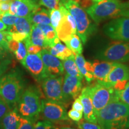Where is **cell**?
<instances>
[{
  "instance_id": "1",
  "label": "cell",
  "mask_w": 129,
  "mask_h": 129,
  "mask_svg": "<svg viewBox=\"0 0 129 129\" xmlns=\"http://www.w3.org/2000/svg\"><path fill=\"white\" fill-rule=\"evenodd\" d=\"M102 129H126L129 127V107L121 102L114 101L97 115Z\"/></svg>"
},
{
  "instance_id": "2",
  "label": "cell",
  "mask_w": 129,
  "mask_h": 129,
  "mask_svg": "<svg viewBox=\"0 0 129 129\" xmlns=\"http://www.w3.org/2000/svg\"><path fill=\"white\" fill-rule=\"evenodd\" d=\"M60 4L63 6L74 17L76 23L77 32L85 44L88 38L96 32L97 24L91 22L86 11L75 1L60 0Z\"/></svg>"
},
{
  "instance_id": "3",
  "label": "cell",
  "mask_w": 129,
  "mask_h": 129,
  "mask_svg": "<svg viewBox=\"0 0 129 129\" xmlns=\"http://www.w3.org/2000/svg\"><path fill=\"white\" fill-rule=\"evenodd\" d=\"M23 88V81L17 72H9L0 78V96L10 108L18 104Z\"/></svg>"
},
{
  "instance_id": "4",
  "label": "cell",
  "mask_w": 129,
  "mask_h": 129,
  "mask_svg": "<svg viewBox=\"0 0 129 129\" xmlns=\"http://www.w3.org/2000/svg\"><path fill=\"white\" fill-rule=\"evenodd\" d=\"M122 3L119 0H104L94 3L87 9V13L96 24L121 16Z\"/></svg>"
},
{
  "instance_id": "5",
  "label": "cell",
  "mask_w": 129,
  "mask_h": 129,
  "mask_svg": "<svg viewBox=\"0 0 129 129\" xmlns=\"http://www.w3.org/2000/svg\"><path fill=\"white\" fill-rule=\"evenodd\" d=\"M17 105L22 117L36 121L41 111L40 92L34 87L28 88L23 91Z\"/></svg>"
},
{
  "instance_id": "6",
  "label": "cell",
  "mask_w": 129,
  "mask_h": 129,
  "mask_svg": "<svg viewBox=\"0 0 129 129\" xmlns=\"http://www.w3.org/2000/svg\"><path fill=\"white\" fill-rule=\"evenodd\" d=\"M96 58L100 60L115 63L129 61V42L116 41L109 43L96 53Z\"/></svg>"
},
{
  "instance_id": "7",
  "label": "cell",
  "mask_w": 129,
  "mask_h": 129,
  "mask_svg": "<svg viewBox=\"0 0 129 129\" xmlns=\"http://www.w3.org/2000/svg\"><path fill=\"white\" fill-rule=\"evenodd\" d=\"M90 97L92 101L95 114L97 116L99 111L114 101H118L115 90L112 87L97 81L88 86Z\"/></svg>"
},
{
  "instance_id": "8",
  "label": "cell",
  "mask_w": 129,
  "mask_h": 129,
  "mask_svg": "<svg viewBox=\"0 0 129 129\" xmlns=\"http://www.w3.org/2000/svg\"><path fill=\"white\" fill-rule=\"evenodd\" d=\"M67 106L58 102L48 99L41 100L42 117L44 120L58 124L70 120L68 116Z\"/></svg>"
},
{
  "instance_id": "9",
  "label": "cell",
  "mask_w": 129,
  "mask_h": 129,
  "mask_svg": "<svg viewBox=\"0 0 129 129\" xmlns=\"http://www.w3.org/2000/svg\"><path fill=\"white\" fill-rule=\"evenodd\" d=\"M103 30L111 39L129 42V17L122 16L112 19L104 26Z\"/></svg>"
},
{
  "instance_id": "10",
  "label": "cell",
  "mask_w": 129,
  "mask_h": 129,
  "mask_svg": "<svg viewBox=\"0 0 129 129\" xmlns=\"http://www.w3.org/2000/svg\"><path fill=\"white\" fill-rule=\"evenodd\" d=\"M63 78L62 75L47 76L40 83L43 93L47 99L58 102L68 106L62 93V84Z\"/></svg>"
},
{
  "instance_id": "11",
  "label": "cell",
  "mask_w": 129,
  "mask_h": 129,
  "mask_svg": "<svg viewBox=\"0 0 129 129\" xmlns=\"http://www.w3.org/2000/svg\"><path fill=\"white\" fill-rule=\"evenodd\" d=\"M59 9L62 12L63 17L56 31L59 40L66 43L72 35L77 34L76 23L72 16L63 6L60 4Z\"/></svg>"
},
{
  "instance_id": "12",
  "label": "cell",
  "mask_w": 129,
  "mask_h": 129,
  "mask_svg": "<svg viewBox=\"0 0 129 129\" xmlns=\"http://www.w3.org/2000/svg\"><path fill=\"white\" fill-rule=\"evenodd\" d=\"M21 63L38 82L40 83L45 77H47L40 53L27 54Z\"/></svg>"
},
{
  "instance_id": "13",
  "label": "cell",
  "mask_w": 129,
  "mask_h": 129,
  "mask_svg": "<svg viewBox=\"0 0 129 129\" xmlns=\"http://www.w3.org/2000/svg\"><path fill=\"white\" fill-rule=\"evenodd\" d=\"M83 79L66 74L62 84V93L66 102L75 99L83 89L82 80Z\"/></svg>"
},
{
  "instance_id": "14",
  "label": "cell",
  "mask_w": 129,
  "mask_h": 129,
  "mask_svg": "<svg viewBox=\"0 0 129 129\" xmlns=\"http://www.w3.org/2000/svg\"><path fill=\"white\" fill-rule=\"evenodd\" d=\"M32 23L28 17H18L15 23L7 28L13 40L17 41H23L30 34Z\"/></svg>"
},
{
  "instance_id": "15",
  "label": "cell",
  "mask_w": 129,
  "mask_h": 129,
  "mask_svg": "<svg viewBox=\"0 0 129 129\" xmlns=\"http://www.w3.org/2000/svg\"><path fill=\"white\" fill-rule=\"evenodd\" d=\"M40 53L47 76H58L63 74L64 69L60 59L52 55L47 49H43Z\"/></svg>"
},
{
  "instance_id": "16",
  "label": "cell",
  "mask_w": 129,
  "mask_h": 129,
  "mask_svg": "<svg viewBox=\"0 0 129 129\" xmlns=\"http://www.w3.org/2000/svg\"><path fill=\"white\" fill-rule=\"evenodd\" d=\"M40 7L37 0H12L10 12L17 17H28Z\"/></svg>"
},
{
  "instance_id": "17",
  "label": "cell",
  "mask_w": 129,
  "mask_h": 129,
  "mask_svg": "<svg viewBox=\"0 0 129 129\" xmlns=\"http://www.w3.org/2000/svg\"><path fill=\"white\" fill-rule=\"evenodd\" d=\"M79 99L83 106V117L84 120L88 122L98 124L97 116L90 97L88 86L82 89L81 92L79 95Z\"/></svg>"
},
{
  "instance_id": "18",
  "label": "cell",
  "mask_w": 129,
  "mask_h": 129,
  "mask_svg": "<svg viewBox=\"0 0 129 129\" xmlns=\"http://www.w3.org/2000/svg\"><path fill=\"white\" fill-rule=\"evenodd\" d=\"M122 81H129V66L118 63L102 82L112 87L116 83Z\"/></svg>"
},
{
  "instance_id": "19",
  "label": "cell",
  "mask_w": 129,
  "mask_h": 129,
  "mask_svg": "<svg viewBox=\"0 0 129 129\" xmlns=\"http://www.w3.org/2000/svg\"><path fill=\"white\" fill-rule=\"evenodd\" d=\"M92 63V74L98 81H103L118 63L96 60Z\"/></svg>"
},
{
  "instance_id": "20",
  "label": "cell",
  "mask_w": 129,
  "mask_h": 129,
  "mask_svg": "<svg viewBox=\"0 0 129 129\" xmlns=\"http://www.w3.org/2000/svg\"><path fill=\"white\" fill-rule=\"evenodd\" d=\"M23 41L26 47L33 44L41 47L43 49L48 50L44 34L37 25H32L29 35Z\"/></svg>"
},
{
  "instance_id": "21",
  "label": "cell",
  "mask_w": 129,
  "mask_h": 129,
  "mask_svg": "<svg viewBox=\"0 0 129 129\" xmlns=\"http://www.w3.org/2000/svg\"><path fill=\"white\" fill-rule=\"evenodd\" d=\"M20 116L15 107L10 110L0 122V129H17Z\"/></svg>"
},
{
  "instance_id": "22",
  "label": "cell",
  "mask_w": 129,
  "mask_h": 129,
  "mask_svg": "<svg viewBox=\"0 0 129 129\" xmlns=\"http://www.w3.org/2000/svg\"><path fill=\"white\" fill-rule=\"evenodd\" d=\"M32 25L46 24L50 25V10L44 8L38 7L28 16Z\"/></svg>"
},
{
  "instance_id": "23",
  "label": "cell",
  "mask_w": 129,
  "mask_h": 129,
  "mask_svg": "<svg viewBox=\"0 0 129 129\" xmlns=\"http://www.w3.org/2000/svg\"><path fill=\"white\" fill-rule=\"evenodd\" d=\"M37 25H38V26L41 29L44 34L48 47V50L60 42V40L58 38L56 30L51 25L40 24Z\"/></svg>"
},
{
  "instance_id": "24",
  "label": "cell",
  "mask_w": 129,
  "mask_h": 129,
  "mask_svg": "<svg viewBox=\"0 0 129 129\" xmlns=\"http://www.w3.org/2000/svg\"><path fill=\"white\" fill-rule=\"evenodd\" d=\"M62 62L64 71L66 72L67 74L71 75V76L77 77L83 79L84 77L81 74L80 70L77 67L76 63H75L74 54H72V56L67 58L65 60H62Z\"/></svg>"
},
{
  "instance_id": "25",
  "label": "cell",
  "mask_w": 129,
  "mask_h": 129,
  "mask_svg": "<svg viewBox=\"0 0 129 129\" xmlns=\"http://www.w3.org/2000/svg\"><path fill=\"white\" fill-rule=\"evenodd\" d=\"M48 50L52 55L62 60H65L74 54L72 51L67 46L62 44L60 42L50 48Z\"/></svg>"
},
{
  "instance_id": "26",
  "label": "cell",
  "mask_w": 129,
  "mask_h": 129,
  "mask_svg": "<svg viewBox=\"0 0 129 129\" xmlns=\"http://www.w3.org/2000/svg\"><path fill=\"white\" fill-rule=\"evenodd\" d=\"M64 43L66 46L72 51L74 55L81 54L83 53V48L81 40L76 34L72 35L70 38Z\"/></svg>"
},
{
  "instance_id": "27",
  "label": "cell",
  "mask_w": 129,
  "mask_h": 129,
  "mask_svg": "<svg viewBox=\"0 0 129 129\" xmlns=\"http://www.w3.org/2000/svg\"><path fill=\"white\" fill-rule=\"evenodd\" d=\"M74 56H75V63H76L77 67L80 70L81 74L85 78L87 83H90L94 80V78L93 74L90 73L85 68V63L86 60H85L84 57L81 54H75Z\"/></svg>"
},
{
  "instance_id": "28",
  "label": "cell",
  "mask_w": 129,
  "mask_h": 129,
  "mask_svg": "<svg viewBox=\"0 0 129 129\" xmlns=\"http://www.w3.org/2000/svg\"><path fill=\"white\" fill-rule=\"evenodd\" d=\"M50 25L56 30L60 25L61 21L62 20V12L59 9L50 10Z\"/></svg>"
},
{
  "instance_id": "29",
  "label": "cell",
  "mask_w": 129,
  "mask_h": 129,
  "mask_svg": "<svg viewBox=\"0 0 129 129\" xmlns=\"http://www.w3.org/2000/svg\"><path fill=\"white\" fill-rule=\"evenodd\" d=\"M115 94L118 101L121 102L129 107V81L127 82L123 90L121 91L115 90Z\"/></svg>"
},
{
  "instance_id": "30",
  "label": "cell",
  "mask_w": 129,
  "mask_h": 129,
  "mask_svg": "<svg viewBox=\"0 0 129 129\" xmlns=\"http://www.w3.org/2000/svg\"><path fill=\"white\" fill-rule=\"evenodd\" d=\"M17 17H18L17 16L11 13L10 12L0 13V20L9 26L13 25L15 23Z\"/></svg>"
},
{
  "instance_id": "31",
  "label": "cell",
  "mask_w": 129,
  "mask_h": 129,
  "mask_svg": "<svg viewBox=\"0 0 129 129\" xmlns=\"http://www.w3.org/2000/svg\"><path fill=\"white\" fill-rule=\"evenodd\" d=\"M16 59L22 62L27 55V50L25 43L23 41H19V47L17 50L14 53Z\"/></svg>"
},
{
  "instance_id": "32",
  "label": "cell",
  "mask_w": 129,
  "mask_h": 129,
  "mask_svg": "<svg viewBox=\"0 0 129 129\" xmlns=\"http://www.w3.org/2000/svg\"><path fill=\"white\" fill-rule=\"evenodd\" d=\"M11 39H12V38L9 31H0V46L8 51V43Z\"/></svg>"
},
{
  "instance_id": "33",
  "label": "cell",
  "mask_w": 129,
  "mask_h": 129,
  "mask_svg": "<svg viewBox=\"0 0 129 129\" xmlns=\"http://www.w3.org/2000/svg\"><path fill=\"white\" fill-rule=\"evenodd\" d=\"M35 121L25 117H20L17 129H34Z\"/></svg>"
},
{
  "instance_id": "34",
  "label": "cell",
  "mask_w": 129,
  "mask_h": 129,
  "mask_svg": "<svg viewBox=\"0 0 129 129\" xmlns=\"http://www.w3.org/2000/svg\"><path fill=\"white\" fill-rule=\"evenodd\" d=\"M39 4L43 6L48 10L59 9L60 0H40Z\"/></svg>"
},
{
  "instance_id": "35",
  "label": "cell",
  "mask_w": 129,
  "mask_h": 129,
  "mask_svg": "<svg viewBox=\"0 0 129 129\" xmlns=\"http://www.w3.org/2000/svg\"><path fill=\"white\" fill-rule=\"evenodd\" d=\"M77 125L79 129H102L99 125L88 122L85 120H82V119L77 122Z\"/></svg>"
},
{
  "instance_id": "36",
  "label": "cell",
  "mask_w": 129,
  "mask_h": 129,
  "mask_svg": "<svg viewBox=\"0 0 129 129\" xmlns=\"http://www.w3.org/2000/svg\"><path fill=\"white\" fill-rule=\"evenodd\" d=\"M68 116L69 118L71 119L74 121L78 122L83 118V112L72 109L68 111Z\"/></svg>"
},
{
  "instance_id": "37",
  "label": "cell",
  "mask_w": 129,
  "mask_h": 129,
  "mask_svg": "<svg viewBox=\"0 0 129 129\" xmlns=\"http://www.w3.org/2000/svg\"><path fill=\"white\" fill-rule=\"evenodd\" d=\"M10 110V108L7 103L0 97V122L6 114Z\"/></svg>"
},
{
  "instance_id": "38",
  "label": "cell",
  "mask_w": 129,
  "mask_h": 129,
  "mask_svg": "<svg viewBox=\"0 0 129 129\" xmlns=\"http://www.w3.org/2000/svg\"><path fill=\"white\" fill-rule=\"evenodd\" d=\"M53 127L52 122L48 121H39L35 123L34 129H51Z\"/></svg>"
},
{
  "instance_id": "39",
  "label": "cell",
  "mask_w": 129,
  "mask_h": 129,
  "mask_svg": "<svg viewBox=\"0 0 129 129\" xmlns=\"http://www.w3.org/2000/svg\"><path fill=\"white\" fill-rule=\"evenodd\" d=\"M54 129H79L78 127L74 126L71 122V121H67L60 123L56 124V125L54 127Z\"/></svg>"
},
{
  "instance_id": "40",
  "label": "cell",
  "mask_w": 129,
  "mask_h": 129,
  "mask_svg": "<svg viewBox=\"0 0 129 129\" xmlns=\"http://www.w3.org/2000/svg\"><path fill=\"white\" fill-rule=\"evenodd\" d=\"M10 63V60L9 59H0V78L4 75L6 71L7 70Z\"/></svg>"
},
{
  "instance_id": "41",
  "label": "cell",
  "mask_w": 129,
  "mask_h": 129,
  "mask_svg": "<svg viewBox=\"0 0 129 129\" xmlns=\"http://www.w3.org/2000/svg\"><path fill=\"white\" fill-rule=\"evenodd\" d=\"M26 48L27 53H28V54H37L41 52L42 50L43 49L41 47L33 44L29 45L26 47Z\"/></svg>"
},
{
  "instance_id": "42",
  "label": "cell",
  "mask_w": 129,
  "mask_h": 129,
  "mask_svg": "<svg viewBox=\"0 0 129 129\" xmlns=\"http://www.w3.org/2000/svg\"><path fill=\"white\" fill-rule=\"evenodd\" d=\"M12 1H0V13L10 12Z\"/></svg>"
},
{
  "instance_id": "43",
  "label": "cell",
  "mask_w": 129,
  "mask_h": 129,
  "mask_svg": "<svg viewBox=\"0 0 129 129\" xmlns=\"http://www.w3.org/2000/svg\"><path fill=\"white\" fill-rule=\"evenodd\" d=\"M19 47V41H16V40L11 39L8 43V48L9 50L14 53L17 50V48Z\"/></svg>"
},
{
  "instance_id": "44",
  "label": "cell",
  "mask_w": 129,
  "mask_h": 129,
  "mask_svg": "<svg viewBox=\"0 0 129 129\" xmlns=\"http://www.w3.org/2000/svg\"><path fill=\"white\" fill-rule=\"evenodd\" d=\"M72 108L75 110L83 112V106L79 98H76L72 105Z\"/></svg>"
},
{
  "instance_id": "45",
  "label": "cell",
  "mask_w": 129,
  "mask_h": 129,
  "mask_svg": "<svg viewBox=\"0 0 129 129\" xmlns=\"http://www.w3.org/2000/svg\"><path fill=\"white\" fill-rule=\"evenodd\" d=\"M122 16L129 17V1L128 2L122 3L121 17H122Z\"/></svg>"
},
{
  "instance_id": "46",
  "label": "cell",
  "mask_w": 129,
  "mask_h": 129,
  "mask_svg": "<svg viewBox=\"0 0 129 129\" xmlns=\"http://www.w3.org/2000/svg\"><path fill=\"white\" fill-rule=\"evenodd\" d=\"M127 82H128V81H122L117 82L113 86V88L117 91H121L124 88Z\"/></svg>"
},
{
  "instance_id": "47",
  "label": "cell",
  "mask_w": 129,
  "mask_h": 129,
  "mask_svg": "<svg viewBox=\"0 0 129 129\" xmlns=\"http://www.w3.org/2000/svg\"><path fill=\"white\" fill-rule=\"evenodd\" d=\"M8 51L0 46V59H6L7 56Z\"/></svg>"
},
{
  "instance_id": "48",
  "label": "cell",
  "mask_w": 129,
  "mask_h": 129,
  "mask_svg": "<svg viewBox=\"0 0 129 129\" xmlns=\"http://www.w3.org/2000/svg\"><path fill=\"white\" fill-rule=\"evenodd\" d=\"M7 26L3 23L2 21L0 20V31H3V30L7 29Z\"/></svg>"
},
{
  "instance_id": "49",
  "label": "cell",
  "mask_w": 129,
  "mask_h": 129,
  "mask_svg": "<svg viewBox=\"0 0 129 129\" xmlns=\"http://www.w3.org/2000/svg\"><path fill=\"white\" fill-rule=\"evenodd\" d=\"M91 1L93 3H99V2H101L102 1H104V0H91Z\"/></svg>"
},
{
  "instance_id": "50",
  "label": "cell",
  "mask_w": 129,
  "mask_h": 129,
  "mask_svg": "<svg viewBox=\"0 0 129 129\" xmlns=\"http://www.w3.org/2000/svg\"><path fill=\"white\" fill-rule=\"evenodd\" d=\"M12 0H0V1H12Z\"/></svg>"
},
{
  "instance_id": "51",
  "label": "cell",
  "mask_w": 129,
  "mask_h": 129,
  "mask_svg": "<svg viewBox=\"0 0 129 129\" xmlns=\"http://www.w3.org/2000/svg\"><path fill=\"white\" fill-rule=\"evenodd\" d=\"M74 1H77V0H74Z\"/></svg>"
},
{
  "instance_id": "52",
  "label": "cell",
  "mask_w": 129,
  "mask_h": 129,
  "mask_svg": "<svg viewBox=\"0 0 129 129\" xmlns=\"http://www.w3.org/2000/svg\"><path fill=\"white\" fill-rule=\"evenodd\" d=\"M126 129H129V127H128V128H126Z\"/></svg>"
}]
</instances>
